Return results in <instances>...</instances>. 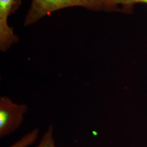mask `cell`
<instances>
[{
    "instance_id": "obj_4",
    "label": "cell",
    "mask_w": 147,
    "mask_h": 147,
    "mask_svg": "<svg viewBox=\"0 0 147 147\" xmlns=\"http://www.w3.org/2000/svg\"><path fill=\"white\" fill-rule=\"evenodd\" d=\"M109 12L119 11L130 14L137 4H147V0H106Z\"/></svg>"
},
{
    "instance_id": "obj_3",
    "label": "cell",
    "mask_w": 147,
    "mask_h": 147,
    "mask_svg": "<svg viewBox=\"0 0 147 147\" xmlns=\"http://www.w3.org/2000/svg\"><path fill=\"white\" fill-rule=\"evenodd\" d=\"M21 0H0V51L7 52L19 41L13 28L8 24V18L20 7Z\"/></svg>"
},
{
    "instance_id": "obj_6",
    "label": "cell",
    "mask_w": 147,
    "mask_h": 147,
    "mask_svg": "<svg viewBox=\"0 0 147 147\" xmlns=\"http://www.w3.org/2000/svg\"><path fill=\"white\" fill-rule=\"evenodd\" d=\"M36 147H56L53 137V127L52 125L49 127Z\"/></svg>"
},
{
    "instance_id": "obj_2",
    "label": "cell",
    "mask_w": 147,
    "mask_h": 147,
    "mask_svg": "<svg viewBox=\"0 0 147 147\" xmlns=\"http://www.w3.org/2000/svg\"><path fill=\"white\" fill-rule=\"evenodd\" d=\"M28 110L25 104H18L8 96L0 98V137L8 136L21 126Z\"/></svg>"
},
{
    "instance_id": "obj_5",
    "label": "cell",
    "mask_w": 147,
    "mask_h": 147,
    "mask_svg": "<svg viewBox=\"0 0 147 147\" xmlns=\"http://www.w3.org/2000/svg\"><path fill=\"white\" fill-rule=\"evenodd\" d=\"M39 135V129L35 128L21 137L9 147H28L36 142Z\"/></svg>"
},
{
    "instance_id": "obj_1",
    "label": "cell",
    "mask_w": 147,
    "mask_h": 147,
    "mask_svg": "<svg viewBox=\"0 0 147 147\" xmlns=\"http://www.w3.org/2000/svg\"><path fill=\"white\" fill-rule=\"evenodd\" d=\"M70 7H82L90 11L109 12L106 0H31L24 20V26H30L45 16Z\"/></svg>"
}]
</instances>
